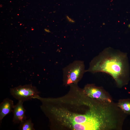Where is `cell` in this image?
I'll list each match as a JSON object with an SVG mask.
<instances>
[{
    "instance_id": "obj_1",
    "label": "cell",
    "mask_w": 130,
    "mask_h": 130,
    "mask_svg": "<svg viewBox=\"0 0 130 130\" xmlns=\"http://www.w3.org/2000/svg\"><path fill=\"white\" fill-rule=\"evenodd\" d=\"M68 92L57 98H36L48 118L51 130H101L107 113L100 101L88 97L77 84L70 85Z\"/></svg>"
},
{
    "instance_id": "obj_2",
    "label": "cell",
    "mask_w": 130,
    "mask_h": 130,
    "mask_svg": "<svg viewBox=\"0 0 130 130\" xmlns=\"http://www.w3.org/2000/svg\"><path fill=\"white\" fill-rule=\"evenodd\" d=\"M127 54L111 47L104 49L91 60L86 72H103L111 75L121 86L129 73Z\"/></svg>"
},
{
    "instance_id": "obj_3",
    "label": "cell",
    "mask_w": 130,
    "mask_h": 130,
    "mask_svg": "<svg viewBox=\"0 0 130 130\" xmlns=\"http://www.w3.org/2000/svg\"><path fill=\"white\" fill-rule=\"evenodd\" d=\"M84 62L75 60L63 69V81L66 86L77 84L86 72Z\"/></svg>"
},
{
    "instance_id": "obj_4",
    "label": "cell",
    "mask_w": 130,
    "mask_h": 130,
    "mask_svg": "<svg viewBox=\"0 0 130 130\" xmlns=\"http://www.w3.org/2000/svg\"><path fill=\"white\" fill-rule=\"evenodd\" d=\"M10 92L14 98L23 102L34 99L39 93L36 88L31 84L20 85L11 88Z\"/></svg>"
},
{
    "instance_id": "obj_5",
    "label": "cell",
    "mask_w": 130,
    "mask_h": 130,
    "mask_svg": "<svg viewBox=\"0 0 130 130\" xmlns=\"http://www.w3.org/2000/svg\"><path fill=\"white\" fill-rule=\"evenodd\" d=\"M84 93L89 97L100 101L111 102V100L100 88L93 84H87L83 89Z\"/></svg>"
},
{
    "instance_id": "obj_6",
    "label": "cell",
    "mask_w": 130,
    "mask_h": 130,
    "mask_svg": "<svg viewBox=\"0 0 130 130\" xmlns=\"http://www.w3.org/2000/svg\"><path fill=\"white\" fill-rule=\"evenodd\" d=\"M23 102L21 101H18L16 104L14 106L13 111V122L14 124H20L26 119L25 114L26 110L23 106Z\"/></svg>"
},
{
    "instance_id": "obj_7",
    "label": "cell",
    "mask_w": 130,
    "mask_h": 130,
    "mask_svg": "<svg viewBox=\"0 0 130 130\" xmlns=\"http://www.w3.org/2000/svg\"><path fill=\"white\" fill-rule=\"evenodd\" d=\"M13 101L9 98L5 99L0 104V122L6 115L13 112L14 106Z\"/></svg>"
},
{
    "instance_id": "obj_8",
    "label": "cell",
    "mask_w": 130,
    "mask_h": 130,
    "mask_svg": "<svg viewBox=\"0 0 130 130\" xmlns=\"http://www.w3.org/2000/svg\"><path fill=\"white\" fill-rule=\"evenodd\" d=\"M19 129L20 130H35L34 124L31 119L26 120L20 123Z\"/></svg>"
},
{
    "instance_id": "obj_9",
    "label": "cell",
    "mask_w": 130,
    "mask_h": 130,
    "mask_svg": "<svg viewBox=\"0 0 130 130\" xmlns=\"http://www.w3.org/2000/svg\"><path fill=\"white\" fill-rule=\"evenodd\" d=\"M119 107L124 111L127 113H130V102L128 101H124L120 103Z\"/></svg>"
},
{
    "instance_id": "obj_10",
    "label": "cell",
    "mask_w": 130,
    "mask_h": 130,
    "mask_svg": "<svg viewBox=\"0 0 130 130\" xmlns=\"http://www.w3.org/2000/svg\"><path fill=\"white\" fill-rule=\"evenodd\" d=\"M66 18L68 21L69 23H74L75 22V21L74 20L70 18L68 15L66 16Z\"/></svg>"
},
{
    "instance_id": "obj_11",
    "label": "cell",
    "mask_w": 130,
    "mask_h": 130,
    "mask_svg": "<svg viewBox=\"0 0 130 130\" xmlns=\"http://www.w3.org/2000/svg\"><path fill=\"white\" fill-rule=\"evenodd\" d=\"M44 30L46 32L48 33H50L51 32L47 28H45L44 29Z\"/></svg>"
}]
</instances>
